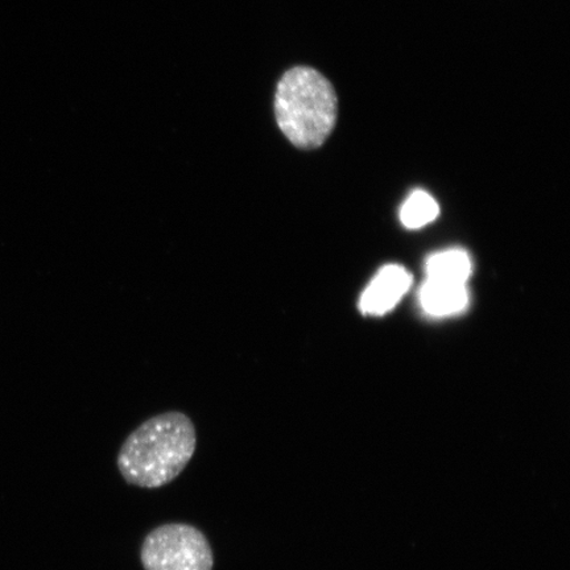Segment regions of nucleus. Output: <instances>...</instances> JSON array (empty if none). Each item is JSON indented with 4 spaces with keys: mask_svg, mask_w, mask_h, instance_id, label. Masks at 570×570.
<instances>
[{
    "mask_svg": "<svg viewBox=\"0 0 570 570\" xmlns=\"http://www.w3.org/2000/svg\"><path fill=\"white\" fill-rule=\"evenodd\" d=\"M196 446V428L185 413H161L148 419L126 439L117 459L119 473L132 487H166L184 472Z\"/></svg>",
    "mask_w": 570,
    "mask_h": 570,
    "instance_id": "1",
    "label": "nucleus"
},
{
    "mask_svg": "<svg viewBox=\"0 0 570 570\" xmlns=\"http://www.w3.org/2000/svg\"><path fill=\"white\" fill-rule=\"evenodd\" d=\"M337 114L336 91L316 69L294 67L277 81L275 122L292 146L301 149L323 146L336 126Z\"/></svg>",
    "mask_w": 570,
    "mask_h": 570,
    "instance_id": "2",
    "label": "nucleus"
},
{
    "mask_svg": "<svg viewBox=\"0 0 570 570\" xmlns=\"http://www.w3.org/2000/svg\"><path fill=\"white\" fill-rule=\"evenodd\" d=\"M140 561L145 570H213L208 538L195 525L168 523L149 532L142 541Z\"/></svg>",
    "mask_w": 570,
    "mask_h": 570,
    "instance_id": "3",
    "label": "nucleus"
},
{
    "mask_svg": "<svg viewBox=\"0 0 570 570\" xmlns=\"http://www.w3.org/2000/svg\"><path fill=\"white\" fill-rule=\"evenodd\" d=\"M412 277L401 266L383 267L361 297V311L368 316H383L394 309L407 294Z\"/></svg>",
    "mask_w": 570,
    "mask_h": 570,
    "instance_id": "4",
    "label": "nucleus"
},
{
    "mask_svg": "<svg viewBox=\"0 0 570 570\" xmlns=\"http://www.w3.org/2000/svg\"><path fill=\"white\" fill-rule=\"evenodd\" d=\"M420 305L426 315L446 317L466 308L469 302L465 284L441 283L428 279L420 289Z\"/></svg>",
    "mask_w": 570,
    "mask_h": 570,
    "instance_id": "5",
    "label": "nucleus"
},
{
    "mask_svg": "<svg viewBox=\"0 0 570 570\" xmlns=\"http://www.w3.org/2000/svg\"><path fill=\"white\" fill-rule=\"evenodd\" d=\"M426 274L430 281L465 284L472 274V262L462 249H446L428 259Z\"/></svg>",
    "mask_w": 570,
    "mask_h": 570,
    "instance_id": "6",
    "label": "nucleus"
},
{
    "mask_svg": "<svg viewBox=\"0 0 570 570\" xmlns=\"http://www.w3.org/2000/svg\"><path fill=\"white\" fill-rule=\"evenodd\" d=\"M439 216V205L424 190H416L405 199L401 210L402 224L407 229H420Z\"/></svg>",
    "mask_w": 570,
    "mask_h": 570,
    "instance_id": "7",
    "label": "nucleus"
}]
</instances>
